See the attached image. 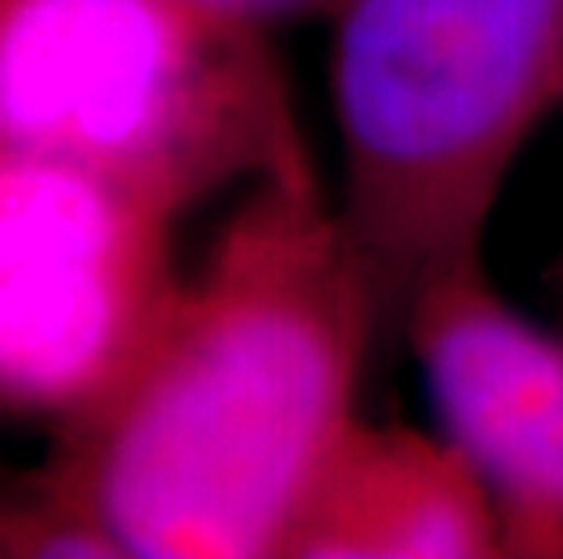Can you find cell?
<instances>
[{"mask_svg":"<svg viewBox=\"0 0 563 559\" xmlns=\"http://www.w3.org/2000/svg\"><path fill=\"white\" fill-rule=\"evenodd\" d=\"M382 316L313 164L262 178L157 331L37 487L121 559H284L323 461L356 422Z\"/></svg>","mask_w":563,"mask_h":559,"instance_id":"1","label":"cell"},{"mask_svg":"<svg viewBox=\"0 0 563 559\" xmlns=\"http://www.w3.org/2000/svg\"><path fill=\"white\" fill-rule=\"evenodd\" d=\"M345 233L382 316L476 266L506 178L563 105V0H339Z\"/></svg>","mask_w":563,"mask_h":559,"instance_id":"2","label":"cell"},{"mask_svg":"<svg viewBox=\"0 0 563 559\" xmlns=\"http://www.w3.org/2000/svg\"><path fill=\"white\" fill-rule=\"evenodd\" d=\"M0 160L175 215L313 164L269 30L175 0H0Z\"/></svg>","mask_w":563,"mask_h":559,"instance_id":"3","label":"cell"},{"mask_svg":"<svg viewBox=\"0 0 563 559\" xmlns=\"http://www.w3.org/2000/svg\"><path fill=\"white\" fill-rule=\"evenodd\" d=\"M178 219L102 178L0 160V414L58 429L110 396L183 283Z\"/></svg>","mask_w":563,"mask_h":559,"instance_id":"4","label":"cell"},{"mask_svg":"<svg viewBox=\"0 0 563 559\" xmlns=\"http://www.w3.org/2000/svg\"><path fill=\"white\" fill-rule=\"evenodd\" d=\"M400 320L440 433L487 487L501 556L563 559V342L501 299L484 261L429 280Z\"/></svg>","mask_w":563,"mask_h":559,"instance_id":"5","label":"cell"},{"mask_svg":"<svg viewBox=\"0 0 563 559\" xmlns=\"http://www.w3.org/2000/svg\"><path fill=\"white\" fill-rule=\"evenodd\" d=\"M495 505L443 433L356 422L323 461L284 559H490Z\"/></svg>","mask_w":563,"mask_h":559,"instance_id":"6","label":"cell"},{"mask_svg":"<svg viewBox=\"0 0 563 559\" xmlns=\"http://www.w3.org/2000/svg\"><path fill=\"white\" fill-rule=\"evenodd\" d=\"M175 4L211 11V15L247 22V26H258V30H273L277 22L331 15L339 0H175Z\"/></svg>","mask_w":563,"mask_h":559,"instance_id":"7","label":"cell"}]
</instances>
